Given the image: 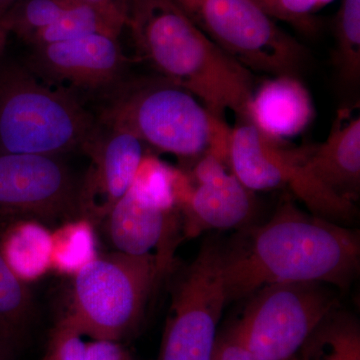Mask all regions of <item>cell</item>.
<instances>
[{"instance_id": "obj_1", "label": "cell", "mask_w": 360, "mask_h": 360, "mask_svg": "<svg viewBox=\"0 0 360 360\" xmlns=\"http://www.w3.org/2000/svg\"><path fill=\"white\" fill-rule=\"evenodd\" d=\"M360 267L359 232L298 208L285 194L269 221L224 245L227 303L272 283H319L347 290Z\"/></svg>"}, {"instance_id": "obj_2", "label": "cell", "mask_w": 360, "mask_h": 360, "mask_svg": "<svg viewBox=\"0 0 360 360\" xmlns=\"http://www.w3.org/2000/svg\"><path fill=\"white\" fill-rule=\"evenodd\" d=\"M137 49L160 77L193 94L224 120L226 110L248 122L255 91L251 71L234 60L174 0H139L129 25Z\"/></svg>"}, {"instance_id": "obj_3", "label": "cell", "mask_w": 360, "mask_h": 360, "mask_svg": "<svg viewBox=\"0 0 360 360\" xmlns=\"http://www.w3.org/2000/svg\"><path fill=\"white\" fill-rule=\"evenodd\" d=\"M98 116L161 153L198 160L212 155L229 165L231 127L188 90L162 77L122 82Z\"/></svg>"}, {"instance_id": "obj_4", "label": "cell", "mask_w": 360, "mask_h": 360, "mask_svg": "<svg viewBox=\"0 0 360 360\" xmlns=\"http://www.w3.org/2000/svg\"><path fill=\"white\" fill-rule=\"evenodd\" d=\"M101 127L75 94L46 84L25 63L0 56V151L65 156L84 151Z\"/></svg>"}, {"instance_id": "obj_5", "label": "cell", "mask_w": 360, "mask_h": 360, "mask_svg": "<svg viewBox=\"0 0 360 360\" xmlns=\"http://www.w3.org/2000/svg\"><path fill=\"white\" fill-rule=\"evenodd\" d=\"M165 269L151 253L97 255L75 274L70 309L60 323L94 340H122L139 326Z\"/></svg>"}, {"instance_id": "obj_6", "label": "cell", "mask_w": 360, "mask_h": 360, "mask_svg": "<svg viewBox=\"0 0 360 360\" xmlns=\"http://www.w3.org/2000/svg\"><path fill=\"white\" fill-rule=\"evenodd\" d=\"M336 302L328 284H269L250 295L229 333L262 360H292Z\"/></svg>"}, {"instance_id": "obj_7", "label": "cell", "mask_w": 360, "mask_h": 360, "mask_svg": "<svg viewBox=\"0 0 360 360\" xmlns=\"http://www.w3.org/2000/svg\"><path fill=\"white\" fill-rule=\"evenodd\" d=\"M229 167L250 191L285 188L309 208V212L348 226L356 219V206L331 193L312 174L302 146L286 148L262 134L250 122L231 129Z\"/></svg>"}, {"instance_id": "obj_8", "label": "cell", "mask_w": 360, "mask_h": 360, "mask_svg": "<svg viewBox=\"0 0 360 360\" xmlns=\"http://www.w3.org/2000/svg\"><path fill=\"white\" fill-rule=\"evenodd\" d=\"M222 51L246 70L300 77L307 51L255 0H203L196 18Z\"/></svg>"}, {"instance_id": "obj_9", "label": "cell", "mask_w": 360, "mask_h": 360, "mask_svg": "<svg viewBox=\"0 0 360 360\" xmlns=\"http://www.w3.org/2000/svg\"><path fill=\"white\" fill-rule=\"evenodd\" d=\"M224 245L214 238L205 240L198 257L180 276L161 360L212 359L219 338L217 326L227 304Z\"/></svg>"}, {"instance_id": "obj_10", "label": "cell", "mask_w": 360, "mask_h": 360, "mask_svg": "<svg viewBox=\"0 0 360 360\" xmlns=\"http://www.w3.org/2000/svg\"><path fill=\"white\" fill-rule=\"evenodd\" d=\"M80 184L65 156L0 151V217L41 224L77 219Z\"/></svg>"}, {"instance_id": "obj_11", "label": "cell", "mask_w": 360, "mask_h": 360, "mask_svg": "<svg viewBox=\"0 0 360 360\" xmlns=\"http://www.w3.org/2000/svg\"><path fill=\"white\" fill-rule=\"evenodd\" d=\"M25 65L46 84L72 94L110 91L123 82L127 58L120 37L96 33L32 47Z\"/></svg>"}, {"instance_id": "obj_12", "label": "cell", "mask_w": 360, "mask_h": 360, "mask_svg": "<svg viewBox=\"0 0 360 360\" xmlns=\"http://www.w3.org/2000/svg\"><path fill=\"white\" fill-rule=\"evenodd\" d=\"M84 153L90 167L80 184V217L101 224L131 186L146 155L143 143L127 130L101 122Z\"/></svg>"}, {"instance_id": "obj_13", "label": "cell", "mask_w": 360, "mask_h": 360, "mask_svg": "<svg viewBox=\"0 0 360 360\" xmlns=\"http://www.w3.org/2000/svg\"><path fill=\"white\" fill-rule=\"evenodd\" d=\"M188 194L179 210L186 220L187 236L205 229H245L255 212L252 191L246 188L229 165L212 155L198 158Z\"/></svg>"}, {"instance_id": "obj_14", "label": "cell", "mask_w": 360, "mask_h": 360, "mask_svg": "<svg viewBox=\"0 0 360 360\" xmlns=\"http://www.w3.org/2000/svg\"><path fill=\"white\" fill-rule=\"evenodd\" d=\"M309 169L331 193L354 203L360 193V118L338 111L328 139L302 146Z\"/></svg>"}, {"instance_id": "obj_15", "label": "cell", "mask_w": 360, "mask_h": 360, "mask_svg": "<svg viewBox=\"0 0 360 360\" xmlns=\"http://www.w3.org/2000/svg\"><path fill=\"white\" fill-rule=\"evenodd\" d=\"M177 208L168 207L131 186L116 202L103 222L115 251L146 255L167 245Z\"/></svg>"}, {"instance_id": "obj_16", "label": "cell", "mask_w": 360, "mask_h": 360, "mask_svg": "<svg viewBox=\"0 0 360 360\" xmlns=\"http://www.w3.org/2000/svg\"><path fill=\"white\" fill-rule=\"evenodd\" d=\"M314 117V101L300 77L281 75L265 80L248 104V122L277 141L302 134Z\"/></svg>"}, {"instance_id": "obj_17", "label": "cell", "mask_w": 360, "mask_h": 360, "mask_svg": "<svg viewBox=\"0 0 360 360\" xmlns=\"http://www.w3.org/2000/svg\"><path fill=\"white\" fill-rule=\"evenodd\" d=\"M34 302L27 284L11 270L0 251V354L13 360L32 330Z\"/></svg>"}, {"instance_id": "obj_18", "label": "cell", "mask_w": 360, "mask_h": 360, "mask_svg": "<svg viewBox=\"0 0 360 360\" xmlns=\"http://www.w3.org/2000/svg\"><path fill=\"white\" fill-rule=\"evenodd\" d=\"M15 224L0 241V251L21 281H37L51 269L52 233L37 220Z\"/></svg>"}, {"instance_id": "obj_19", "label": "cell", "mask_w": 360, "mask_h": 360, "mask_svg": "<svg viewBox=\"0 0 360 360\" xmlns=\"http://www.w3.org/2000/svg\"><path fill=\"white\" fill-rule=\"evenodd\" d=\"M124 26L99 11L96 7L79 0L65 11L58 20L39 30L25 40L30 47L58 44L104 33L120 37Z\"/></svg>"}, {"instance_id": "obj_20", "label": "cell", "mask_w": 360, "mask_h": 360, "mask_svg": "<svg viewBox=\"0 0 360 360\" xmlns=\"http://www.w3.org/2000/svg\"><path fill=\"white\" fill-rule=\"evenodd\" d=\"M302 360H360V331L348 315L329 314L305 343Z\"/></svg>"}, {"instance_id": "obj_21", "label": "cell", "mask_w": 360, "mask_h": 360, "mask_svg": "<svg viewBox=\"0 0 360 360\" xmlns=\"http://www.w3.org/2000/svg\"><path fill=\"white\" fill-rule=\"evenodd\" d=\"M97 257L94 224L84 217L68 220L52 233L51 269L75 276Z\"/></svg>"}, {"instance_id": "obj_22", "label": "cell", "mask_w": 360, "mask_h": 360, "mask_svg": "<svg viewBox=\"0 0 360 360\" xmlns=\"http://www.w3.org/2000/svg\"><path fill=\"white\" fill-rule=\"evenodd\" d=\"M333 59L340 82L354 86L360 78V0H342L335 20Z\"/></svg>"}, {"instance_id": "obj_23", "label": "cell", "mask_w": 360, "mask_h": 360, "mask_svg": "<svg viewBox=\"0 0 360 360\" xmlns=\"http://www.w3.org/2000/svg\"><path fill=\"white\" fill-rule=\"evenodd\" d=\"M79 0H16L0 18V27L7 35L25 41L32 34L51 25Z\"/></svg>"}, {"instance_id": "obj_24", "label": "cell", "mask_w": 360, "mask_h": 360, "mask_svg": "<svg viewBox=\"0 0 360 360\" xmlns=\"http://www.w3.org/2000/svg\"><path fill=\"white\" fill-rule=\"evenodd\" d=\"M271 18H278L303 32H314V13L319 11L317 0H255Z\"/></svg>"}, {"instance_id": "obj_25", "label": "cell", "mask_w": 360, "mask_h": 360, "mask_svg": "<svg viewBox=\"0 0 360 360\" xmlns=\"http://www.w3.org/2000/svg\"><path fill=\"white\" fill-rule=\"evenodd\" d=\"M75 329L59 322L44 360H86V343Z\"/></svg>"}, {"instance_id": "obj_26", "label": "cell", "mask_w": 360, "mask_h": 360, "mask_svg": "<svg viewBox=\"0 0 360 360\" xmlns=\"http://www.w3.org/2000/svg\"><path fill=\"white\" fill-rule=\"evenodd\" d=\"M210 360H262L232 338L229 333L217 338Z\"/></svg>"}, {"instance_id": "obj_27", "label": "cell", "mask_w": 360, "mask_h": 360, "mask_svg": "<svg viewBox=\"0 0 360 360\" xmlns=\"http://www.w3.org/2000/svg\"><path fill=\"white\" fill-rule=\"evenodd\" d=\"M82 1L96 7L99 11L124 27L129 25L130 13H131V4L129 0H82Z\"/></svg>"}, {"instance_id": "obj_28", "label": "cell", "mask_w": 360, "mask_h": 360, "mask_svg": "<svg viewBox=\"0 0 360 360\" xmlns=\"http://www.w3.org/2000/svg\"><path fill=\"white\" fill-rule=\"evenodd\" d=\"M86 360H125V355L117 342L94 340L87 345Z\"/></svg>"}, {"instance_id": "obj_29", "label": "cell", "mask_w": 360, "mask_h": 360, "mask_svg": "<svg viewBox=\"0 0 360 360\" xmlns=\"http://www.w3.org/2000/svg\"><path fill=\"white\" fill-rule=\"evenodd\" d=\"M174 1L191 20L196 21L203 0H174Z\"/></svg>"}, {"instance_id": "obj_30", "label": "cell", "mask_w": 360, "mask_h": 360, "mask_svg": "<svg viewBox=\"0 0 360 360\" xmlns=\"http://www.w3.org/2000/svg\"><path fill=\"white\" fill-rule=\"evenodd\" d=\"M15 1L16 0H0V18H1V16L4 15L7 9L9 8V6H13Z\"/></svg>"}, {"instance_id": "obj_31", "label": "cell", "mask_w": 360, "mask_h": 360, "mask_svg": "<svg viewBox=\"0 0 360 360\" xmlns=\"http://www.w3.org/2000/svg\"><path fill=\"white\" fill-rule=\"evenodd\" d=\"M7 37H8V35H7L6 33L4 32V30H2V28L0 27V56H1L2 54H4Z\"/></svg>"}, {"instance_id": "obj_32", "label": "cell", "mask_w": 360, "mask_h": 360, "mask_svg": "<svg viewBox=\"0 0 360 360\" xmlns=\"http://www.w3.org/2000/svg\"><path fill=\"white\" fill-rule=\"evenodd\" d=\"M319 1V8L321 9L322 7L328 6V4H330L333 0H317Z\"/></svg>"}, {"instance_id": "obj_33", "label": "cell", "mask_w": 360, "mask_h": 360, "mask_svg": "<svg viewBox=\"0 0 360 360\" xmlns=\"http://www.w3.org/2000/svg\"><path fill=\"white\" fill-rule=\"evenodd\" d=\"M139 1V0H129L130 4H136V2Z\"/></svg>"}, {"instance_id": "obj_34", "label": "cell", "mask_w": 360, "mask_h": 360, "mask_svg": "<svg viewBox=\"0 0 360 360\" xmlns=\"http://www.w3.org/2000/svg\"><path fill=\"white\" fill-rule=\"evenodd\" d=\"M0 360H6V359H4V356H2L1 354H0Z\"/></svg>"}, {"instance_id": "obj_35", "label": "cell", "mask_w": 360, "mask_h": 360, "mask_svg": "<svg viewBox=\"0 0 360 360\" xmlns=\"http://www.w3.org/2000/svg\"><path fill=\"white\" fill-rule=\"evenodd\" d=\"M292 360H298V359H293Z\"/></svg>"}]
</instances>
